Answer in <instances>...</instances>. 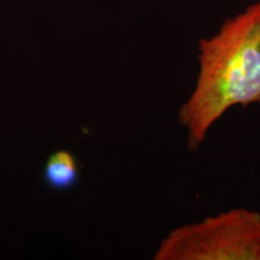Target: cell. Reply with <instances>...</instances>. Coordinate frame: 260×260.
Instances as JSON below:
<instances>
[{
	"instance_id": "2",
	"label": "cell",
	"mask_w": 260,
	"mask_h": 260,
	"mask_svg": "<svg viewBox=\"0 0 260 260\" xmlns=\"http://www.w3.org/2000/svg\"><path fill=\"white\" fill-rule=\"evenodd\" d=\"M154 260H260V212L230 209L172 229Z\"/></svg>"
},
{
	"instance_id": "1",
	"label": "cell",
	"mask_w": 260,
	"mask_h": 260,
	"mask_svg": "<svg viewBox=\"0 0 260 260\" xmlns=\"http://www.w3.org/2000/svg\"><path fill=\"white\" fill-rule=\"evenodd\" d=\"M197 82L178 110L188 151L204 144L211 128L234 106L260 107V2L226 18L198 46Z\"/></svg>"
},
{
	"instance_id": "3",
	"label": "cell",
	"mask_w": 260,
	"mask_h": 260,
	"mask_svg": "<svg viewBox=\"0 0 260 260\" xmlns=\"http://www.w3.org/2000/svg\"><path fill=\"white\" fill-rule=\"evenodd\" d=\"M44 177L48 186L53 189H69L79 180V167L76 159L69 151H56L47 159Z\"/></svg>"
}]
</instances>
